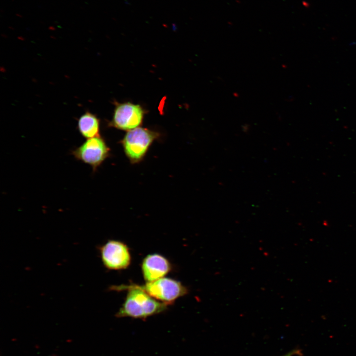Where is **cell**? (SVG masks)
<instances>
[{"instance_id":"obj_1","label":"cell","mask_w":356,"mask_h":356,"mask_svg":"<svg viewBox=\"0 0 356 356\" xmlns=\"http://www.w3.org/2000/svg\"><path fill=\"white\" fill-rule=\"evenodd\" d=\"M114 290H127L126 300L116 316L145 319L165 311L168 305L158 301L142 290L139 285L113 286Z\"/></svg>"},{"instance_id":"obj_2","label":"cell","mask_w":356,"mask_h":356,"mask_svg":"<svg viewBox=\"0 0 356 356\" xmlns=\"http://www.w3.org/2000/svg\"><path fill=\"white\" fill-rule=\"evenodd\" d=\"M158 134L146 128L137 127L129 131L122 143L127 157L132 163L140 162L145 155Z\"/></svg>"},{"instance_id":"obj_3","label":"cell","mask_w":356,"mask_h":356,"mask_svg":"<svg viewBox=\"0 0 356 356\" xmlns=\"http://www.w3.org/2000/svg\"><path fill=\"white\" fill-rule=\"evenodd\" d=\"M110 149L100 136L87 139L81 145L73 150L72 155L81 162L90 166L95 172L110 156Z\"/></svg>"},{"instance_id":"obj_4","label":"cell","mask_w":356,"mask_h":356,"mask_svg":"<svg viewBox=\"0 0 356 356\" xmlns=\"http://www.w3.org/2000/svg\"><path fill=\"white\" fill-rule=\"evenodd\" d=\"M139 286L151 297L167 305L174 303L188 292L179 281L164 277Z\"/></svg>"},{"instance_id":"obj_5","label":"cell","mask_w":356,"mask_h":356,"mask_svg":"<svg viewBox=\"0 0 356 356\" xmlns=\"http://www.w3.org/2000/svg\"><path fill=\"white\" fill-rule=\"evenodd\" d=\"M100 255L104 267L109 269L127 268L131 262L128 246L120 241L110 240L99 247Z\"/></svg>"},{"instance_id":"obj_6","label":"cell","mask_w":356,"mask_h":356,"mask_svg":"<svg viewBox=\"0 0 356 356\" xmlns=\"http://www.w3.org/2000/svg\"><path fill=\"white\" fill-rule=\"evenodd\" d=\"M143 116L144 111L139 105L130 102L119 104L115 108L109 126L129 131L141 124Z\"/></svg>"},{"instance_id":"obj_7","label":"cell","mask_w":356,"mask_h":356,"mask_svg":"<svg viewBox=\"0 0 356 356\" xmlns=\"http://www.w3.org/2000/svg\"><path fill=\"white\" fill-rule=\"evenodd\" d=\"M141 269L144 279L152 282L164 277L171 269V265L164 256L153 254L143 260Z\"/></svg>"},{"instance_id":"obj_8","label":"cell","mask_w":356,"mask_h":356,"mask_svg":"<svg viewBox=\"0 0 356 356\" xmlns=\"http://www.w3.org/2000/svg\"><path fill=\"white\" fill-rule=\"evenodd\" d=\"M78 129L80 134L87 139L100 136L99 120L90 112H86L80 116Z\"/></svg>"},{"instance_id":"obj_9","label":"cell","mask_w":356,"mask_h":356,"mask_svg":"<svg viewBox=\"0 0 356 356\" xmlns=\"http://www.w3.org/2000/svg\"><path fill=\"white\" fill-rule=\"evenodd\" d=\"M299 353L300 351H299L298 350H292L291 352H289V353H287L283 356H293L296 355V354H298Z\"/></svg>"}]
</instances>
